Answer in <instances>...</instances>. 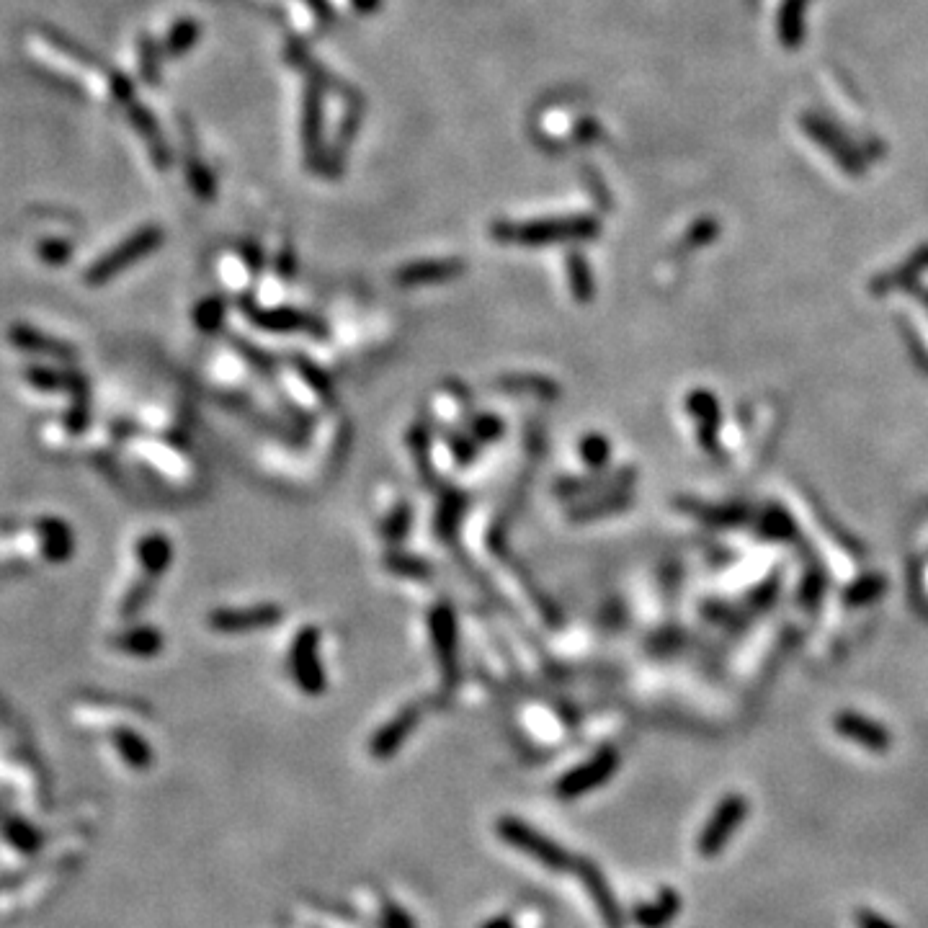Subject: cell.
Returning <instances> with one entry per match:
<instances>
[{
    "label": "cell",
    "instance_id": "cell-1",
    "mask_svg": "<svg viewBox=\"0 0 928 928\" xmlns=\"http://www.w3.org/2000/svg\"><path fill=\"white\" fill-rule=\"evenodd\" d=\"M6 550L19 560L24 555H34L37 560L62 562L73 552V534L62 521L42 519L26 532L13 534L11 539H0V552Z\"/></svg>",
    "mask_w": 928,
    "mask_h": 928
},
{
    "label": "cell",
    "instance_id": "cell-2",
    "mask_svg": "<svg viewBox=\"0 0 928 928\" xmlns=\"http://www.w3.org/2000/svg\"><path fill=\"white\" fill-rule=\"evenodd\" d=\"M748 810H751V805H748V797H743V794L722 797L717 802L715 812L709 815L699 838H696V854L704 856V859H715L717 854H722L727 841L735 836V831L748 818Z\"/></svg>",
    "mask_w": 928,
    "mask_h": 928
},
{
    "label": "cell",
    "instance_id": "cell-3",
    "mask_svg": "<svg viewBox=\"0 0 928 928\" xmlns=\"http://www.w3.org/2000/svg\"><path fill=\"white\" fill-rule=\"evenodd\" d=\"M498 836H501L508 846H513V849L521 851V854L532 856V859H537L539 864H544V867L552 869V872H565V869L573 864L570 854L562 849L560 843L550 841V838L542 836V833L534 831V828H529V825L519 818L498 820Z\"/></svg>",
    "mask_w": 928,
    "mask_h": 928
},
{
    "label": "cell",
    "instance_id": "cell-4",
    "mask_svg": "<svg viewBox=\"0 0 928 928\" xmlns=\"http://www.w3.org/2000/svg\"><path fill=\"white\" fill-rule=\"evenodd\" d=\"M160 240H163V235H160L158 227H142V230H137L135 235H129L124 243L116 245L114 251L98 258L91 269L86 271V281L91 284V287L106 284V281L114 279L116 274H122L124 269H129L132 263L150 256V253H153L160 245Z\"/></svg>",
    "mask_w": 928,
    "mask_h": 928
},
{
    "label": "cell",
    "instance_id": "cell-5",
    "mask_svg": "<svg viewBox=\"0 0 928 928\" xmlns=\"http://www.w3.org/2000/svg\"><path fill=\"white\" fill-rule=\"evenodd\" d=\"M428 632L431 648L439 658L441 676L446 689H457L459 684V642H457V614L446 601L428 611Z\"/></svg>",
    "mask_w": 928,
    "mask_h": 928
},
{
    "label": "cell",
    "instance_id": "cell-6",
    "mask_svg": "<svg viewBox=\"0 0 928 928\" xmlns=\"http://www.w3.org/2000/svg\"><path fill=\"white\" fill-rule=\"evenodd\" d=\"M289 671H292L294 684L300 686L305 694L318 696L323 694L328 681L325 671L320 666V629L305 627L297 632L289 650Z\"/></svg>",
    "mask_w": 928,
    "mask_h": 928
},
{
    "label": "cell",
    "instance_id": "cell-7",
    "mask_svg": "<svg viewBox=\"0 0 928 928\" xmlns=\"http://www.w3.org/2000/svg\"><path fill=\"white\" fill-rule=\"evenodd\" d=\"M617 769H619V753L614 751V748H601V751H596L591 758H588L586 764L562 776L555 789L557 797H562V800H575V797H583V794L593 792V789H599L601 784L609 782Z\"/></svg>",
    "mask_w": 928,
    "mask_h": 928
},
{
    "label": "cell",
    "instance_id": "cell-8",
    "mask_svg": "<svg viewBox=\"0 0 928 928\" xmlns=\"http://www.w3.org/2000/svg\"><path fill=\"white\" fill-rule=\"evenodd\" d=\"M635 483V470L624 467L617 472H593L591 477H562L557 480L555 493L565 501H586L593 495L601 493H614V490H629V485Z\"/></svg>",
    "mask_w": 928,
    "mask_h": 928
},
{
    "label": "cell",
    "instance_id": "cell-9",
    "mask_svg": "<svg viewBox=\"0 0 928 928\" xmlns=\"http://www.w3.org/2000/svg\"><path fill=\"white\" fill-rule=\"evenodd\" d=\"M284 611L276 604H258L248 609H217L209 614V627L214 632L238 635V632H253V629L274 627L281 622Z\"/></svg>",
    "mask_w": 928,
    "mask_h": 928
},
{
    "label": "cell",
    "instance_id": "cell-10",
    "mask_svg": "<svg viewBox=\"0 0 928 928\" xmlns=\"http://www.w3.org/2000/svg\"><path fill=\"white\" fill-rule=\"evenodd\" d=\"M245 315L253 320L266 333H312V336H325V325L312 315L294 310V307H274V310H261V307L245 305Z\"/></svg>",
    "mask_w": 928,
    "mask_h": 928
},
{
    "label": "cell",
    "instance_id": "cell-11",
    "mask_svg": "<svg viewBox=\"0 0 928 928\" xmlns=\"http://www.w3.org/2000/svg\"><path fill=\"white\" fill-rule=\"evenodd\" d=\"M418 722H421V707H418V704L403 707L387 725L379 727L377 735H374L372 743H369V753H372L374 758H379V761L395 756V753L403 748L405 740H408V735L416 730Z\"/></svg>",
    "mask_w": 928,
    "mask_h": 928
},
{
    "label": "cell",
    "instance_id": "cell-12",
    "mask_svg": "<svg viewBox=\"0 0 928 928\" xmlns=\"http://www.w3.org/2000/svg\"><path fill=\"white\" fill-rule=\"evenodd\" d=\"M575 872L580 874L583 885L588 887V895H591L596 908H599L606 928H624V923H627L624 921V913L622 908H619L617 898H614V892H611L609 882H606V877L601 874V869L596 867L591 859H578L575 861Z\"/></svg>",
    "mask_w": 928,
    "mask_h": 928
},
{
    "label": "cell",
    "instance_id": "cell-13",
    "mask_svg": "<svg viewBox=\"0 0 928 928\" xmlns=\"http://www.w3.org/2000/svg\"><path fill=\"white\" fill-rule=\"evenodd\" d=\"M836 733L841 738L854 740L856 745L861 748H867L872 753H887L892 748V733L887 727H882L880 722L869 720L864 715H856V712H841L836 715Z\"/></svg>",
    "mask_w": 928,
    "mask_h": 928
},
{
    "label": "cell",
    "instance_id": "cell-14",
    "mask_svg": "<svg viewBox=\"0 0 928 928\" xmlns=\"http://www.w3.org/2000/svg\"><path fill=\"white\" fill-rule=\"evenodd\" d=\"M681 905H684L681 895L673 887H663L653 900L637 905L632 921L640 928H666L668 923L676 921Z\"/></svg>",
    "mask_w": 928,
    "mask_h": 928
},
{
    "label": "cell",
    "instance_id": "cell-15",
    "mask_svg": "<svg viewBox=\"0 0 928 928\" xmlns=\"http://www.w3.org/2000/svg\"><path fill=\"white\" fill-rule=\"evenodd\" d=\"M495 387L506 395H529L547 403L560 397V385L544 374H503L495 379Z\"/></svg>",
    "mask_w": 928,
    "mask_h": 928
},
{
    "label": "cell",
    "instance_id": "cell-16",
    "mask_svg": "<svg viewBox=\"0 0 928 928\" xmlns=\"http://www.w3.org/2000/svg\"><path fill=\"white\" fill-rule=\"evenodd\" d=\"M173 547L171 539L163 534H147L137 542V562H140V575L150 580H158L165 570L171 568Z\"/></svg>",
    "mask_w": 928,
    "mask_h": 928
},
{
    "label": "cell",
    "instance_id": "cell-17",
    "mask_svg": "<svg viewBox=\"0 0 928 928\" xmlns=\"http://www.w3.org/2000/svg\"><path fill=\"white\" fill-rule=\"evenodd\" d=\"M8 338H11L13 346L24 348V351H31V354H42V356H49V359H57V361H73L75 359L73 348L65 346V343H60V341H55V338L42 336L39 330H31V328H26V325H13L11 333H8Z\"/></svg>",
    "mask_w": 928,
    "mask_h": 928
},
{
    "label": "cell",
    "instance_id": "cell-18",
    "mask_svg": "<svg viewBox=\"0 0 928 928\" xmlns=\"http://www.w3.org/2000/svg\"><path fill=\"white\" fill-rule=\"evenodd\" d=\"M632 503V495L629 490H614V493H601L593 495V498H586V501H580L578 506L570 508V521H596V519H606L611 513L624 511V508Z\"/></svg>",
    "mask_w": 928,
    "mask_h": 928
},
{
    "label": "cell",
    "instance_id": "cell-19",
    "mask_svg": "<svg viewBox=\"0 0 928 928\" xmlns=\"http://www.w3.org/2000/svg\"><path fill=\"white\" fill-rule=\"evenodd\" d=\"M464 508H467V495H464L462 490L449 488L439 495V506H436V516H434V529H436V537H439L441 542H449V539L454 537L459 521H462V516H464Z\"/></svg>",
    "mask_w": 928,
    "mask_h": 928
},
{
    "label": "cell",
    "instance_id": "cell-20",
    "mask_svg": "<svg viewBox=\"0 0 928 928\" xmlns=\"http://www.w3.org/2000/svg\"><path fill=\"white\" fill-rule=\"evenodd\" d=\"M114 645L122 650V653L150 658V655H158L160 650H163V637H160L158 629L140 627V629H132V632H122V635H116Z\"/></svg>",
    "mask_w": 928,
    "mask_h": 928
},
{
    "label": "cell",
    "instance_id": "cell-21",
    "mask_svg": "<svg viewBox=\"0 0 928 928\" xmlns=\"http://www.w3.org/2000/svg\"><path fill=\"white\" fill-rule=\"evenodd\" d=\"M385 568L390 570V573L400 575V578H408V580H428L431 575H434V565H431V562H426L418 555H408V552H397V550L387 552Z\"/></svg>",
    "mask_w": 928,
    "mask_h": 928
},
{
    "label": "cell",
    "instance_id": "cell-22",
    "mask_svg": "<svg viewBox=\"0 0 928 928\" xmlns=\"http://www.w3.org/2000/svg\"><path fill=\"white\" fill-rule=\"evenodd\" d=\"M689 410H691V416L699 421V439H702L704 444H712V423L717 421L715 397L707 395V392L696 390L694 395L689 397Z\"/></svg>",
    "mask_w": 928,
    "mask_h": 928
},
{
    "label": "cell",
    "instance_id": "cell-23",
    "mask_svg": "<svg viewBox=\"0 0 928 928\" xmlns=\"http://www.w3.org/2000/svg\"><path fill=\"white\" fill-rule=\"evenodd\" d=\"M408 444H410V449H413V459H416V464H418V472H421L423 480L431 485L434 483L436 470H434V464H431V436H428L426 428L423 426L410 428Z\"/></svg>",
    "mask_w": 928,
    "mask_h": 928
},
{
    "label": "cell",
    "instance_id": "cell-24",
    "mask_svg": "<svg viewBox=\"0 0 928 928\" xmlns=\"http://www.w3.org/2000/svg\"><path fill=\"white\" fill-rule=\"evenodd\" d=\"M611 457V444L604 434H588L580 439V459L591 472L606 470Z\"/></svg>",
    "mask_w": 928,
    "mask_h": 928
},
{
    "label": "cell",
    "instance_id": "cell-25",
    "mask_svg": "<svg viewBox=\"0 0 928 928\" xmlns=\"http://www.w3.org/2000/svg\"><path fill=\"white\" fill-rule=\"evenodd\" d=\"M410 524H413V508H410L408 503H397L379 532H382V539H385L387 544H400L408 537Z\"/></svg>",
    "mask_w": 928,
    "mask_h": 928
},
{
    "label": "cell",
    "instance_id": "cell-26",
    "mask_svg": "<svg viewBox=\"0 0 928 928\" xmlns=\"http://www.w3.org/2000/svg\"><path fill=\"white\" fill-rule=\"evenodd\" d=\"M459 271L457 263H426V266H410L400 274L403 284H423V281H439L454 276Z\"/></svg>",
    "mask_w": 928,
    "mask_h": 928
},
{
    "label": "cell",
    "instance_id": "cell-27",
    "mask_svg": "<svg viewBox=\"0 0 928 928\" xmlns=\"http://www.w3.org/2000/svg\"><path fill=\"white\" fill-rule=\"evenodd\" d=\"M294 364H297V369H300L302 377H305L307 382H310L312 390L318 392V395L323 397L325 403H328V405L336 403V387H333V382H330V377L323 372V369L315 367V364H312V361H307V359H294Z\"/></svg>",
    "mask_w": 928,
    "mask_h": 928
},
{
    "label": "cell",
    "instance_id": "cell-28",
    "mask_svg": "<svg viewBox=\"0 0 928 928\" xmlns=\"http://www.w3.org/2000/svg\"><path fill=\"white\" fill-rule=\"evenodd\" d=\"M194 323L202 333H217L222 323H225V305H222V300L209 297V300L199 302V307L194 310Z\"/></svg>",
    "mask_w": 928,
    "mask_h": 928
},
{
    "label": "cell",
    "instance_id": "cell-29",
    "mask_svg": "<svg viewBox=\"0 0 928 928\" xmlns=\"http://www.w3.org/2000/svg\"><path fill=\"white\" fill-rule=\"evenodd\" d=\"M467 434L477 441V444H488V441L501 439L503 436V421L488 413H475L467 423Z\"/></svg>",
    "mask_w": 928,
    "mask_h": 928
},
{
    "label": "cell",
    "instance_id": "cell-30",
    "mask_svg": "<svg viewBox=\"0 0 928 928\" xmlns=\"http://www.w3.org/2000/svg\"><path fill=\"white\" fill-rule=\"evenodd\" d=\"M446 444L459 464H470L477 459V441L470 434H446Z\"/></svg>",
    "mask_w": 928,
    "mask_h": 928
},
{
    "label": "cell",
    "instance_id": "cell-31",
    "mask_svg": "<svg viewBox=\"0 0 928 928\" xmlns=\"http://www.w3.org/2000/svg\"><path fill=\"white\" fill-rule=\"evenodd\" d=\"M570 279H573V294H575V300H580V302H588V300H591L593 287H591V279H588L586 266H583V263H575V261H573V266H570Z\"/></svg>",
    "mask_w": 928,
    "mask_h": 928
},
{
    "label": "cell",
    "instance_id": "cell-32",
    "mask_svg": "<svg viewBox=\"0 0 928 928\" xmlns=\"http://www.w3.org/2000/svg\"><path fill=\"white\" fill-rule=\"evenodd\" d=\"M854 923H856V928H898L895 923L890 921V918L880 916V913H877V910H872V908H859V910H856Z\"/></svg>",
    "mask_w": 928,
    "mask_h": 928
},
{
    "label": "cell",
    "instance_id": "cell-33",
    "mask_svg": "<svg viewBox=\"0 0 928 928\" xmlns=\"http://www.w3.org/2000/svg\"><path fill=\"white\" fill-rule=\"evenodd\" d=\"M39 256H42L47 263H62V261H68V256H70V245H68V243H60V240H52V243H42V245H39Z\"/></svg>",
    "mask_w": 928,
    "mask_h": 928
},
{
    "label": "cell",
    "instance_id": "cell-34",
    "mask_svg": "<svg viewBox=\"0 0 928 928\" xmlns=\"http://www.w3.org/2000/svg\"><path fill=\"white\" fill-rule=\"evenodd\" d=\"M382 926H385V928H416V923L410 921V918L405 916L403 910L397 908V905H387V908H385V921H382Z\"/></svg>",
    "mask_w": 928,
    "mask_h": 928
},
{
    "label": "cell",
    "instance_id": "cell-35",
    "mask_svg": "<svg viewBox=\"0 0 928 928\" xmlns=\"http://www.w3.org/2000/svg\"><path fill=\"white\" fill-rule=\"evenodd\" d=\"M483 928H513V923L508 918H493V921L485 923Z\"/></svg>",
    "mask_w": 928,
    "mask_h": 928
}]
</instances>
